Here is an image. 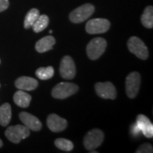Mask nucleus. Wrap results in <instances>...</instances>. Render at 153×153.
Segmentation results:
<instances>
[{"label":"nucleus","mask_w":153,"mask_h":153,"mask_svg":"<svg viewBox=\"0 0 153 153\" xmlns=\"http://www.w3.org/2000/svg\"><path fill=\"white\" fill-rule=\"evenodd\" d=\"M55 44V39L52 36H47L42 38L36 43L35 48L36 51L40 53H45L53 49Z\"/></svg>","instance_id":"2eb2a0df"},{"label":"nucleus","mask_w":153,"mask_h":153,"mask_svg":"<svg viewBox=\"0 0 153 153\" xmlns=\"http://www.w3.org/2000/svg\"><path fill=\"white\" fill-rule=\"evenodd\" d=\"M111 24L106 19H93L88 21L86 24V31L89 34L106 33L109 29Z\"/></svg>","instance_id":"6e6552de"},{"label":"nucleus","mask_w":153,"mask_h":153,"mask_svg":"<svg viewBox=\"0 0 153 153\" xmlns=\"http://www.w3.org/2000/svg\"><path fill=\"white\" fill-rule=\"evenodd\" d=\"M31 96L24 91H17L14 95V101L17 106L22 108H27L31 101Z\"/></svg>","instance_id":"dca6fc26"},{"label":"nucleus","mask_w":153,"mask_h":153,"mask_svg":"<svg viewBox=\"0 0 153 153\" xmlns=\"http://www.w3.org/2000/svg\"><path fill=\"white\" fill-rule=\"evenodd\" d=\"M60 74L63 79H74L76 74V67L73 59L69 55L63 57L60 65Z\"/></svg>","instance_id":"9d476101"},{"label":"nucleus","mask_w":153,"mask_h":153,"mask_svg":"<svg viewBox=\"0 0 153 153\" xmlns=\"http://www.w3.org/2000/svg\"><path fill=\"white\" fill-rule=\"evenodd\" d=\"M141 23L147 28H152L153 27V7L148 6L145 9L142 16Z\"/></svg>","instance_id":"a211bd4d"},{"label":"nucleus","mask_w":153,"mask_h":153,"mask_svg":"<svg viewBox=\"0 0 153 153\" xmlns=\"http://www.w3.org/2000/svg\"><path fill=\"white\" fill-rule=\"evenodd\" d=\"M153 149L152 145L150 143H145L139 147L136 150V153H152Z\"/></svg>","instance_id":"5701e85b"},{"label":"nucleus","mask_w":153,"mask_h":153,"mask_svg":"<svg viewBox=\"0 0 153 153\" xmlns=\"http://www.w3.org/2000/svg\"><path fill=\"white\" fill-rule=\"evenodd\" d=\"M11 118V107L8 103L0 106V125L6 127L10 123Z\"/></svg>","instance_id":"f3484780"},{"label":"nucleus","mask_w":153,"mask_h":153,"mask_svg":"<svg viewBox=\"0 0 153 153\" xmlns=\"http://www.w3.org/2000/svg\"><path fill=\"white\" fill-rule=\"evenodd\" d=\"M140 129L138 128V127H137L136 123H135L133 125V128H131V133H133V135H135V134H136V135H137V134L140 133Z\"/></svg>","instance_id":"393cba45"},{"label":"nucleus","mask_w":153,"mask_h":153,"mask_svg":"<svg viewBox=\"0 0 153 153\" xmlns=\"http://www.w3.org/2000/svg\"><path fill=\"white\" fill-rule=\"evenodd\" d=\"M49 33H51H51H53V30H50V31H49Z\"/></svg>","instance_id":"cd10ccee"},{"label":"nucleus","mask_w":153,"mask_h":153,"mask_svg":"<svg viewBox=\"0 0 153 153\" xmlns=\"http://www.w3.org/2000/svg\"><path fill=\"white\" fill-rule=\"evenodd\" d=\"M40 16V11L38 9L33 8L31 9L28 11L26 14L24 19V28L26 29H28L30 27H32L34 23L37 20L38 17Z\"/></svg>","instance_id":"aec40b11"},{"label":"nucleus","mask_w":153,"mask_h":153,"mask_svg":"<svg viewBox=\"0 0 153 153\" xmlns=\"http://www.w3.org/2000/svg\"><path fill=\"white\" fill-rule=\"evenodd\" d=\"M55 145L57 148L61 150L70 152L74 148V145L72 141L65 138H57L55 140Z\"/></svg>","instance_id":"4be33fe9"},{"label":"nucleus","mask_w":153,"mask_h":153,"mask_svg":"<svg viewBox=\"0 0 153 153\" xmlns=\"http://www.w3.org/2000/svg\"><path fill=\"white\" fill-rule=\"evenodd\" d=\"M0 87H1V85H0Z\"/></svg>","instance_id":"c756f323"},{"label":"nucleus","mask_w":153,"mask_h":153,"mask_svg":"<svg viewBox=\"0 0 153 153\" xmlns=\"http://www.w3.org/2000/svg\"><path fill=\"white\" fill-rule=\"evenodd\" d=\"M104 139V133L101 130L94 128L86 134L84 137V145L86 150H94L102 144Z\"/></svg>","instance_id":"20e7f679"},{"label":"nucleus","mask_w":153,"mask_h":153,"mask_svg":"<svg viewBox=\"0 0 153 153\" xmlns=\"http://www.w3.org/2000/svg\"><path fill=\"white\" fill-rule=\"evenodd\" d=\"M9 6V0H0V12L8 9Z\"/></svg>","instance_id":"b1692460"},{"label":"nucleus","mask_w":153,"mask_h":153,"mask_svg":"<svg viewBox=\"0 0 153 153\" xmlns=\"http://www.w3.org/2000/svg\"><path fill=\"white\" fill-rule=\"evenodd\" d=\"M90 152L91 153H97V152H97V151H90Z\"/></svg>","instance_id":"bb28decb"},{"label":"nucleus","mask_w":153,"mask_h":153,"mask_svg":"<svg viewBox=\"0 0 153 153\" xmlns=\"http://www.w3.org/2000/svg\"><path fill=\"white\" fill-rule=\"evenodd\" d=\"M97 94L104 99L114 100L117 97V91L116 87L111 82H97L94 85Z\"/></svg>","instance_id":"1a4fd4ad"},{"label":"nucleus","mask_w":153,"mask_h":153,"mask_svg":"<svg viewBox=\"0 0 153 153\" xmlns=\"http://www.w3.org/2000/svg\"><path fill=\"white\" fill-rule=\"evenodd\" d=\"M141 76L137 72H133L126 76V91L130 99H134L138 94Z\"/></svg>","instance_id":"0eeeda50"},{"label":"nucleus","mask_w":153,"mask_h":153,"mask_svg":"<svg viewBox=\"0 0 153 153\" xmlns=\"http://www.w3.org/2000/svg\"><path fill=\"white\" fill-rule=\"evenodd\" d=\"M127 45L130 52L139 59L145 60L148 58L149 52L148 47L140 38L136 36H132L128 41Z\"/></svg>","instance_id":"7ed1b4c3"},{"label":"nucleus","mask_w":153,"mask_h":153,"mask_svg":"<svg viewBox=\"0 0 153 153\" xmlns=\"http://www.w3.org/2000/svg\"><path fill=\"white\" fill-rule=\"evenodd\" d=\"M79 90V87L72 82H60L53 89L52 97L55 99H65L74 94Z\"/></svg>","instance_id":"f03ea898"},{"label":"nucleus","mask_w":153,"mask_h":153,"mask_svg":"<svg viewBox=\"0 0 153 153\" xmlns=\"http://www.w3.org/2000/svg\"><path fill=\"white\" fill-rule=\"evenodd\" d=\"M136 124L145 137L148 138L153 137V125L147 116L143 114L137 115Z\"/></svg>","instance_id":"ddd939ff"},{"label":"nucleus","mask_w":153,"mask_h":153,"mask_svg":"<svg viewBox=\"0 0 153 153\" xmlns=\"http://www.w3.org/2000/svg\"><path fill=\"white\" fill-rule=\"evenodd\" d=\"M49 24V18L47 15L43 14L40 15L36 22L34 23L32 28L35 33H39V32L43 31L48 27Z\"/></svg>","instance_id":"6ab92c4d"},{"label":"nucleus","mask_w":153,"mask_h":153,"mask_svg":"<svg viewBox=\"0 0 153 153\" xmlns=\"http://www.w3.org/2000/svg\"><path fill=\"white\" fill-rule=\"evenodd\" d=\"M30 135V130L26 126L16 125L9 126L5 131V135L11 142L19 143L22 140L26 139Z\"/></svg>","instance_id":"423d86ee"},{"label":"nucleus","mask_w":153,"mask_h":153,"mask_svg":"<svg viewBox=\"0 0 153 153\" xmlns=\"http://www.w3.org/2000/svg\"><path fill=\"white\" fill-rule=\"evenodd\" d=\"M2 145H3V143H2V141H1V140L0 139V148H1V147H2Z\"/></svg>","instance_id":"a878e982"},{"label":"nucleus","mask_w":153,"mask_h":153,"mask_svg":"<svg viewBox=\"0 0 153 153\" xmlns=\"http://www.w3.org/2000/svg\"><path fill=\"white\" fill-rule=\"evenodd\" d=\"M0 63H1V60H0Z\"/></svg>","instance_id":"c85d7f7f"},{"label":"nucleus","mask_w":153,"mask_h":153,"mask_svg":"<svg viewBox=\"0 0 153 153\" xmlns=\"http://www.w3.org/2000/svg\"><path fill=\"white\" fill-rule=\"evenodd\" d=\"M107 42L104 38H93L87 46V56L91 60H96L104 54L106 49Z\"/></svg>","instance_id":"f257e3e1"},{"label":"nucleus","mask_w":153,"mask_h":153,"mask_svg":"<svg viewBox=\"0 0 153 153\" xmlns=\"http://www.w3.org/2000/svg\"><path fill=\"white\" fill-rule=\"evenodd\" d=\"M95 8L93 4L87 3L80 6L70 14V20L74 24L84 22L94 14Z\"/></svg>","instance_id":"39448f33"},{"label":"nucleus","mask_w":153,"mask_h":153,"mask_svg":"<svg viewBox=\"0 0 153 153\" xmlns=\"http://www.w3.org/2000/svg\"><path fill=\"white\" fill-rule=\"evenodd\" d=\"M15 86L19 89L23 91H32L38 86V82L30 76H20L15 81Z\"/></svg>","instance_id":"4468645a"},{"label":"nucleus","mask_w":153,"mask_h":153,"mask_svg":"<svg viewBox=\"0 0 153 153\" xmlns=\"http://www.w3.org/2000/svg\"><path fill=\"white\" fill-rule=\"evenodd\" d=\"M54 68L52 66L47 68H40L36 71V75L41 80H47L51 79L54 76Z\"/></svg>","instance_id":"412c9836"},{"label":"nucleus","mask_w":153,"mask_h":153,"mask_svg":"<svg viewBox=\"0 0 153 153\" xmlns=\"http://www.w3.org/2000/svg\"><path fill=\"white\" fill-rule=\"evenodd\" d=\"M47 126L51 131L59 133L63 131L68 126V121L55 114H50L47 118Z\"/></svg>","instance_id":"9b49d317"},{"label":"nucleus","mask_w":153,"mask_h":153,"mask_svg":"<svg viewBox=\"0 0 153 153\" xmlns=\"http://www.w3.org/2000/svg\"><path fill=\"white\" fill-rule=\"evenodd\" d=\"M19 118L25 126L29 130L33 131H39L42 128V123L41 120L33 115L27 112H21L19 114Z\"/></svg>","instance_id":"f8f14e48"}]
</instances>
